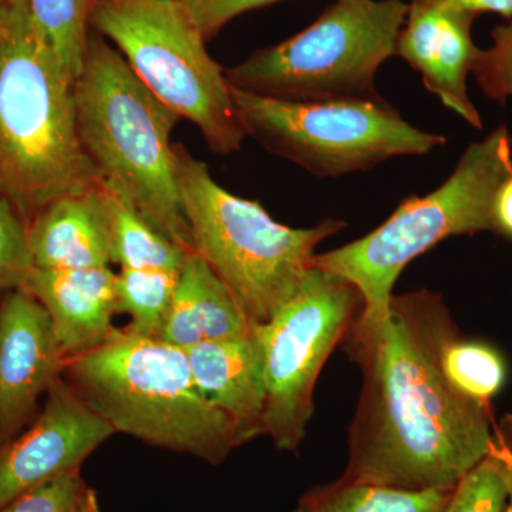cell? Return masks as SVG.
<instances>
[{
  "label": "cell",
  "instance_id": "26",
  "mask_svg": "<svg viewBox=\"0 0 512 512\" xmlns=\"http://www.w3.org/2000/svg\"><path fill=\"white\" fill-rule=\"evenodd\" d=\"M87 488L79 468L20 494L0 512H79Z\"/></svg>",
  "mask_w": 512,
  "mask_h": 512
},
{
  "label": "cell",
  "instance_id": "16",
  "mask_svg": "<svg viewBox=\"0 0 512 512\" xmlns=\"http://www.w3.org/2000/svg\"><path fill=\"white\" fill-rule=\"evenodd\" d=\"M29 241L36 268L111 266L103 184L47 204L29 224Z\"/></svg>",
  "mask_w": 512,
  "mask_h": 512
},
{
  "label": "cell",
  "instance_id": "29",
  "mask_svg": "<svg viewBox=\"0 0 512 512\" xmlns=\"http://www.w3.org/2000/svg\"><path fill=\"white\" fill-rule=\"evenodd\" d=\"M450 8L477 18L481 13H497L512 20V0H444Z\"/></svg>",
  "mask_w": 512,
  "mask_h": 512
},
{
  "label": "cell",
  "instance_id": "4",
  "mask_svg": "<svg viewBox=\"0 0 512 512\" xmlns=\"http://www.w3.org/2000/svg\"><path fill=\"white\" fill-rule=\"evenodd\" d=\"M76 120L101 183L126 195L158 231L192 252L171 144L180 119L100 35H90L76 80Z\"/></svg>",
  "mask_w": 512,
  "mask_h": 512
},
{
  "label": "cell",
  "instance_id": "12",
  "mask_svg": "<svg viewBox=\"0 0 512 512\" xmlns=\"http://www.w3.org/2000/svg\"><path fill=\"white\" fill-rule=\"evenodd\" d=\"M45 309L19 289L0 298V444L26 429L66 367Z\"/></svg>",
  "mask_w": 512,
  "mask_h": 512
},
{
  "label": "cell",
  "instance_id": "28",
  "mask_svg": "<svg viewBox=\"0 0 512 512\" xmlns=\"http://www.w3.org/2000/svg\"><path fill=\"white\" fill-rule=\"evenodd\" d=\"M494 231L512 241V175L495 194L493 205Z\"/></svg>",
  "mask_w": 512,
  "mask_h": 512
},
{
  "label": "cell",
  "instance_id": "13",
  "mask_svg": "<svg viewBox=\"0 0 512 512\" xmlns=\"http://www.w3.org/2000/svg\"><path fill=\"white\" fill-rule=\"evenodd\" d=\"M476 19L450 8L444 0H412L397 37L396 56L420 73L424 87L444 106L470 126L483 128L467 90L481 50L471 36Z\"/></svg>",
  "mask_w": 512,
  "mask_h": 512
},
{
  "label": "cell",
  "instance_id": "25",
  "mask_svg": "<svg viewBox=\"0 0 512 512\" xmlns=\"http://www.w3.org/2000/svg\"><path fill=\"white\" fill-rule=\"evenodd\" d=\"M493 46L480 50L473 74L488 99L505 104L512 97V20L491 33Z\"/></svg>",
  "mask_w": 512,
  "mask_h": 512
},
{
  "label": "cell",
  "instance_id": "9",
  "mask_svg": "<svg viewBox=\"0 0 512 512\" xmlns=\"http://www.w3.org/2000/svg\"><path fill=\"white\" fill-rule=\"evenodd\" d=\"M248 136L275 156L320 178L369 171L394 157L427 156L446 137L403 119L389 101L302 103L232 87Z\"/></svg>",
  "mask_w": 512,
  "mask_h": 512
},
{
  "label": "cell",
  "instance_id": "14",
  "mask_svg": "<svg viewBox=\"0 0 512 512\" xmlns=\"http://www.w3.org/2000/svg\"><path fill=\"white\" fill-rule=\"evenodd\" d=\"M23 291L45 309L66 360L99 348L117 329L116 272L111 266L35 268Z\"/></svg>",
  "mask_w": 512,
  "mask_h": 512
},
{
  "label": "cell",
  "instance_id": "21",
  "mask_svg": "<svg viewBox=\"0 0 512 512\" xmlns=\"http://www.w3.org/2000/svg\"><path fill=\"white\" fill-rule=\"evenodd\" d=\"M180 271L120 269L116 272L117 313L130 318L124 329L156 338L170 312Z\"/></svg>",
  "mask_w": 512,
  "mask_h": 512
},
{
  "label": "cell",
  "instance_id": "6",
  "mask_svg": "<svg viewBox=\"0 0 512 512\" xmlns=\"http://www.w3.org/2000/svg\"><path fill=\"white\" fill-rule=\"evenodd\" d=\"M175 156L192 252L227 286L251 325L266 322L311 268L320 242L345 229V222L279 224L259 202L221 187L183 144H175Z\"/></svg>",
  "mask_w": 512,
  "mask_h": 512
},
{
  "label": "cell",
  "instance_id": "17",
  "mask_svg": "<svg viewBox=\"0 0 512 512\" xmlns=\"http://www.w3.org/2000/svg\"><path fill=\"white\" fill-rule=\"evenodd\" d=\"M252 328L234 296L197 254L187 256L158 339L188 349L202 342L237 338Z\"/></svg>",
  "mask_w": 512,
  "mask_h": 512
},
{
  "label": "cell",
  "instance_id": "7",
  "mask_svg": "<svg viewBox=\"0 0 512 512\" xmlns=\"http://www.w3.org/2000/svg\"><path fill=\"white\" fill-rule=\"evenodd\" d=\"M407 15L403 0H336L309 28L225 70L242 92L302 103H380L376 74Z\"/></svg>",
  "mask_w": 512,
  "mask_h": 512
},
{
  "label": "cell",
  "instance_id": "20",
  "mask_svg": "<svg viewBox=\"0 0 512 512\" xmlns=\"http://www.w3.org/2000/svg\"><path fill=\"white\" fill-rule=\"evenodd\" d=\"M512 473V421L497 427L493 450L451 491L444 512H507Z\"/></svg>",
  "mask_w": 512,
  "mask_h": 512
},
{
  "label": "cell",
  "instance_id": "3",
  "mask_svg": "<svg viewBox=\"0 0 512 512\" xmlns=\"http://www.w3.org/2000/svg\"><path fill=\"white\" fill-rule=\"evenodd\" d=\"M64 379L117 433L220 464L242 446L237 430L200 392L185 350L117 328L66 362Z\"/></svg>",
  "mask_w": 512,
  "mask_h": 512
},
{
  "label": "cell",
  "instance_id": "11",
  "mask_svg": "<svg viewBox=\"0 0 512 512\" xmlns=\"http://www.w3.org/2000/svg\"><path fill=\"white\" fill-rule=\"evenodd\" d=\"M116 431L57 379L26 429L0 444V508L37 485L79 470Z\"/></svg>",
  "mask_w": 512,
  "mask_h": 512
},
{
  "label": "cell",
  "instance_id": "33",
  "mask_svg": "<svg viewBox=\"0 0 512 512\" xmlns=\"http://www.w3.org/2000/svg\"><path fill=\"white\" fill-rule=\"evenodd\" d=\"M292 512H303V510H302V508H301V507H299V505H298V507H296V508H295V510H293Z\"/></svg>",
  "mask_w": 512,
  "mask_h": 512
},
{
  "label": "cell",
  "instance_id": "10",
  "mask_svg": "<svg viewBox=\"0 0 512 512\" xmlns=\"http://www.w3.org/2000/svg\"><path fill=\"white\" fill-rule=\"evenodd\" d=\"M362 308L355 286L312 265L274 315L254 325L265 362V436L278 450L302 446L320 372Z\"/></svg>",
  "mask_w": 512,
  "mask_h": 512
},
{
  "label": "cell",
  "instance_id": "1",
  "mask_svg": "<svg viewBox=\"0 0 512 512\" xmlns=\"http://www.w3.org/2000/svg\"><path fill=\"white\" fill-rule=\"evenodd\" d=\"M456 332L443 299L429 291L393 295L375 326L353 323L346 342L363 384L346 478L450 493L493 450L490 404L461 396L441 372L440 350Z\"/></svg>",
  "mask_w": 512,
  "mask_h": 512
},
{
  "label": "cell",
  "instance_id": "8",
  "mask_svg": "<svg viewBox=\"0 0 512 512\" xmlns=\"http://www.w3.org/2000/svg\"><path fill=\"white\" fill-rule=\"evenodd\" d=\"M90 26L165 107L197 126L212 153L241 150L248 134L232 86L180 0H94Z\"/></svg>",
  "mask_w": 512,
  "mask_h": 512
},
{
  "label": "cell",
  "instance_id": "2",
  "mask_svg": "<svg viewBox=\"0 0 512 512\" xmlns=\"http://www.w3.org/2000/svg\"><path fill=\"white\" fill-rule=\"evenodd\" d=\"M101 184L77 130L76 80L26 0H8L0 12V194L29 225L56 198Z\"/></svg>",
  "mask_w": 512,
  "mask_h": 512
},
{
  "label": "cell",
  "instance_id": "32",
  "mask_svg": "<svg viewBox=\"0 0 512 512\" xmlns=\"http://www.w3.org/2000/svg\"><path fill=\"white\" fill-rule=\"evenodd\" d=\"M6 3H8V0H0V12L5 8Z\"/></svg>",
  "mask_w": 512,
  "mask_h": 512
},
{
  "label": "cell",
  "instance_id": "30",
  "mask_svg": "<svg viewBox=\"0 0 512 512\" xmlns=\"http://www.w3.org/2000/svg\"><path fill=\"white\" fill-rule=\"evenodd\" d=\"M79 512H101L99 498H97L96 491L92 490V488H87Z\"/></svg>",
  "mask_w": 512,
  "mask_h": 512
},
{
  "label": "cell",
  "instance_id": "15",
  "mask_svg": "<svg viewBox=\"0 0 512 512\" xmlns=\"http://www.w3.org/2000/svg\"><path fill=\"white\" fill-rule=\"evenodd\" d=\"M185 355L198 389L231 421L242 446L265 436V362L254 325L237 338L198 343Z\"/></svg>",
  "mask_w": 512,
  "mask_h": 512
},
{
  "label": "cell",
  "instance_id": "24",
  "mask_svg": "<svg viewBox=\"0 0 512 512\" xmlns=\"http://www.w3.org/2000/svg\"><path fill=\"white\" fill-rule=\"evenodd\" d=\"M35 268L28 222L15 204L0 194V298L23 289Z\"/></svg>",
  "mask_w": 512,
  "mask_h": 512
},
{
  "label": "cell",
  "instance_id": "5",
  "mask_svg": "<svg viewBox=\"0 0 512 512\" xmlns=\"http://www.w3.org/2000/svg\"><path fill=\"white\" fill-rule=\"evenodd\" d=\"M512 175V140L500 124L470 144L450 177L423 197H409L366 237L313 256L312 265L348 281L362 296L355 323L382 322L403 269L444 239L494 231L495 194Z\"/></svg>",
  "mask_w": 512,
  "mask_h": 512
},
{
  "label": "cell",
  "instance_id": "23",
  "mask_svg": "<svg viewBox=\"0 0 512 512\" xmlns=\"http://www.w3.org/2000/svg\"><path fill=\"white\" fill-rule=\"evenodd\" d=\"M94 0H26L30 15L74 80L82 72Z\"/></svg>",
  "mask_w": 512,
  "mask_h": 512
},
{
  "label": "cell",
  "instance_id": "31",
  "mask_svg": "<svg viewBox=\"0 0 512 512\" xmlns=\"http://www.w3.org/2000/svg\"><path fill=\"white\" fill-rule=\"evenodd\" d=\"M507 512H512V473H511L510 501H508Z\"/></svg>",
  "mask_w": 512,
  "mask_h": 512
},
{
  "label": "cell",
  "instance_id": "18",
  "mask_svg": "<svg viewBox=\"0 0 512 512\" xmlns=\"http://www.w3.org/2000/svg\"><path fill=\"white\" fill-rule=\"evenodd\" d=\"M109 222L111 265L120 269L181 271L185 251L148 222L120 191L103 184Z\"/></svg>",
  "mask_w": 512,
  "mask_h": 512
},
{
  "label": "cell",
  "instance_id": "22",
  "mask_svg": "<svg viewBox=\"0 0 512 512\" xmlns=\"http://www.w3.org/2000/svg\"><path fill=\"white\" fill-rule=\"evenodd\" d=\"M440 367L450 386L474 402L490 404L507 379V365L497 349L480 340L461 339L458 332L444 342Z\"/></svg>",
  "mask_w": 512,
  "mask_h": 512
},
{
  "label": "cell",
  "instance_id": "27",
  "mask_svg": "<svg viewBox=\"0 0 512 512\" xmlns=\"http://www.w3.org/2000/svg\"><path fill=\"white\" fill-rule=\"evenodd\" d=\"M188 15L194 19L205 39L217 35L227 23L239 15L264 8L279 0H180Z\"/></svg>",
  "mask_w": 512,
  "mask_h": 512
},
{
  "label": "cell",
  "instance_id": "19",
  "mask_svg": "<svg viewBox=\"0 0 512 512\" xmlns=\"http://www.w3.org/2000/svg\"><path fill=\"white\" fill-rule=\"evenodd\" d=\"M450 494L402 490L343 476L309 491L298 505L303 512H444Z\"/></svg>",
  "mask_w": 512,
  "mask_h": 512
}]
</instances>
